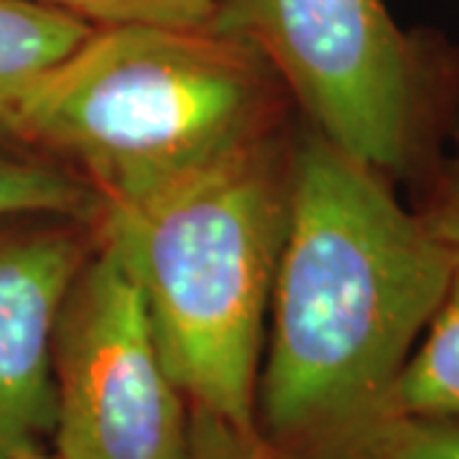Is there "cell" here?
Wrapping results in <instances>:
<instances>
[{"mask_svg":"<svg viewBox=\"0 0 459 459\" xmlns=\"http://www.w3.org/2000/svg\"><path fill=\"white\" fill-rule=\"evenodd\" d=\"M41 8L82 21L90 29L115 26H212L217 0H29Z\"/></svg>","mask_w":459,"mask_h":459,"instance_id":"8fae6325","label":"cell"},{"mask_svg":"<svg viewBox=\"0 0 459 459\" xmlns=\"http://www.w3.org/2000/svg\"><path fill=\"white\" fill-rule=\"evenodd\" d=\"M80 225L56 217L0 222V459L51 437L54 327L92 250Z\"/></svg>","mask_w":459,"mask_h":459,"instance_id":"8992f818","label":"cell"},{"mask_svg":"<svg viewBox=\"0 0 459 459\" xmlns=\"http://www.w3.org/2000/svg\"><path fill=\"white\" fill-rule=\"evenodd\" d=\"M92 31L82 21L29 0H0V148L11 146L21 98Z\"/></svg>","mask_w":459,"mask_h":459,"instance_id":"ba28073f","label":"cell"},{"mask_svg":"<svg viewBox=\"0 0 459 459\" xmlns=\"http://www.w3.org/2000/svg\"><path fill=\"white\" fill-rule=\"evenodd\" d=\"M181 459H307L265 437L258 424H235L192 406L189 442Z\"/></svg>","mask_w":459,"mask_h":459,"instance_id":"7c38bea8","label":"cell"},{"mask_svg":"<svg viewBox=\"0 0 459 459\" xmlns=\"http://www.w3.org/2000/svg\"><path fill=\"white\" fill-rule=\"evenodd\" d=\"M416 210L442 247L446 283L439 309L395 380L383 416L459 419V128L424 181Z\"/></svg>","mask_w":459,"mask_h":459,"instance_id":"52a82bcc","label":"cell"},{"mask_svg":"<svg viewBox=\"0 0 459 459\" xmlns=\"http://www.w3.org/2000/svg\"><path fill=\"white\" fill-rule=\"evenodd\" d=\"M446 261L394 181L309 131L289 159V212L268 304L255 421L329 459L377 421L439 309Z\"/></svg>","mask_w":459,"mask_h":459,"instance_id":"6da1fadb","label":"cell"},{"mask_svg":"<svg viewBox=\"0 0 459 459\" xmlns=\"http://www.w3.org/2000/svg\"><path fill=\"white\" fill-rule=\"evenodd\" d=\"M13 459H56V457L49 455V452H44L41 446H36V449H26V452H21V455H16Z\"/></svg>","mask_w":459,"mask_h":459,"instance_id":"4fadbf2b","label":"cell"},{"mask_svg":"<svg viewBox=\"0 0 459 459\" xmlns=\"http://www.w3.org/2000/svg\"><path fill=\"white\" fill-rule=\"evenodd\" d=\"M102 202L77 174L39 156L0 148V222L23 217L98 220Z\"/></svg>","mask_w":459,"mask_h":459,"instance_id":"9c48e42d","label":"cell"},{"mask_svg":"<svg viewBox=\"0 0 459 459\" xmlns=\"http://www.w3.org/2000/svg\"><path fill=\"white\" fill-rule=\"evenodd\" d=\"M51 376L56 459L184 457L192 403L166 365L138 283L102 240L66 291Z\"/></svg>","mask_w":459,"mask_h":459,"instance_id":"5b68a950","label":"cell"},{"mask_svg":"<svg viewBox=\"0 0 459 459\" xmlns=\"http://www.w3.org/2000/svg\"><path fill=\"white\" fill-rule=\"evenodd\" d=\"M329 459H459V419L383 416Z\"/></svg>","mask_w":459,"mask_h":459,"instance_id":"30bf717a","label":"cell"},{"mask_svg":"<svg viewBox=\"0 0 459 459\" xmlns=\"http://www.w3.org/2000/svg\"><path fill=\"white\" fill-rule=\"evenodd\" d=\"M286 212L289 161L268 133L98 217L100 240L138 283L186 401L235 424H258Z\"/></svg>","mask_w":459,"mask_h":459,"instance_id":"7a4b0ae2","label":"cell"},{"mask_svg":"<svg viewBox=\"0 0 459 459\" xmlns=\"http://www.w3.org/2000/svg\"><path fill=\"white\" fill-rule=\"evenodd\" d=\"M212 29L255 51L329 143L427 181L449 80L383 0H217Z\"/></svg>","mask_w":459,"mask_h":459,"instance_id":"277c9868","label":"cell"},{"mask_svg":"<svg viewBox=\"0 0 459 459\" xmlns=\"http://www.w3.org/2000/svg\"><path fill=\"white\" fill-rule=\"evenodd\" d=\"M273 87L212 26L92 29L21 98L11 146L62 161L102 207L131 202L268 135Z\"/></svg>","mask_w":459,"mask_h":459,"instance_id":"3957f363","label":"cell"}]
</instances>
